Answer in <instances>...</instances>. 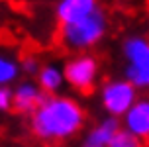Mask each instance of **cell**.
I'll return each mask as SVG.
<instances>
[{
	"label": "cell",
	"mask_w": 149,
	"mask_h": 147,
	"mask_svg": "<svg viewBox=\"0 0 149 147\" xmlns=\"http://www.w3.org/2000/svg\"><path fill=\"white\" fill-rule=\"evenodd\" d=\"M12 96H14V110H18L20 114H30V116L37 110V106L43 102L45 98L41 88L33 81L18 82L12 88Z\"/></svg>",
	"instance_id": "8992f818"
},
{
	"label": "cell",
	"mask_w": 149,
	"mask_h": 147,
	"mask_svg": "<svg viewBox=\"0 0 149 147\" xmlns=\"http://www.w3.org/2000/svg\"><path fill=\"white\" fill-rule=\"evenodd\" d=\"M126 81L135 88H149V63L145 65H127Z\"/></svg>",
	"instance_id": "7c38bea8"
},
{
	"label": "cell",
	"mask_w": 149,
	"mask_h": 147,
	"mask_svg": "<svg viewBox=\"0 0 149 147\" xmlns=\"http://www.w3.org/2000/svg\"><path fill=\"white\" fill-rule=\"evenodd\" d=\"M39 69H41V65H39L37 57H33V55H28V57H24V59H22V63H20V71H22L24 75H28V77H33V75L37 77Z\"/></svg>",
	"instance_id": "5bb4252c"
},
{
	"label": "cell",
	"mask_w": 149,
	"mask_h": 147,
	"mask_svg": "<svg viewBox=\"0 0 149 147\" xmlns=\"http://www.w3.org/2000/svg\"><path fill=\"white\" fill-rule=\"evenodd\" d=\"M147 147H149V145H147Z\"/></svg>",
	"instance_id": "2e32d148"
},
{
	"label": "cell",
	"mask_w": 149,
	"mask_h": 147,
	"mask_svg": "<svg viewBox=\"0 0 149 147\" xmlns=\"http://www.w3.org/2000/svg\"><path fill=\"white\" fill-rule=\"evenodd\" d=\"M65 84V75H63V67L55 65V63H47L41 65L39 73H37V86L41 88L45 96H55L59 94V90Z\"/></svg>",
	"instance_id": "9c48e42d"
},
{
	"label": "cell",
	"mask_w": 149,
	"mask_h": 147,
	"mask_svg": "<svg viewBox=\"0 0 149 147\" xmlns=\"http://www.w3.org/2000/svg\"><path fill=\"white\" fill-rule=\"evenodd\" d=\"M122 51L127 59V65H145L149 63V39L143 36L127 37L122 45Z\"/></svg>",
	"instance_id": "30bf717a"
},
{
	"label": "cell",
	"mask_w": 149,
	"mask_h": 147,
	"mask_svg": "<svg viewBox=\"0 0 149 147\" xmlns=\"http://www.w3.org/2000/svg\"><path fill=\"white\" fill-rule=\"evenodd\" d=\"M120 130L118 118H104L102 122H98L82 139L81 147H108L112 137L116 135V132Z\"/></svg>",
	"instance_id": "ba28073f"
},
{
	"label": "cell",
	"mask_w": 149,
	"mask_h": 147,
	"mask_svg": "<svg viewBox=\"0 0 149 147\" xmlns=\"http://www.w3.org/2000/svg\"><path fill=\"white\" fill-rule=\"evenodd\" d=\"M108 147H143V141L137 139L134 133H130L127 130H122L120 127L118 132H116V135L112 137Z\"/></svg>",
	"instance_id": "4fadbf2b"
},
{
	"label": "cell",
	"mask_w": 149,
	"mask_h": 147,
	"mask_svg": "<svg viewBox=\"0 0 149 147\" xmlns=\"http://www.w3.org/2000/svg\"><path fill=\"white\" fill-rule=\"evenodd\" d=\"M86 122L84 108L71 96H45L30 118L31 133L41 141H65L74 137Z\"/></svg>",
	"instance_id": "6da1fadb"
},
{
	"label": "cell",
	"mask_w": 149,
	"mask_h": 147,
	"mask_svg": "<svg viewBox=\"0 0 149 147\" xmlns=\"http://www.w3.org/2000/svg\"><path fill=\"white\" fill-rule=\"evenodd\" d=\"M20 63L16 61L10 53H4L0 51V88L2 86H8L14 84L20 77Z\"/></svg>",
	"instance_id": "8fae6325"
},
{
	"label": "cell",
	"mask_w": 149,
	"mask_h": 147,
	"mask_svg": "<svg viewBox=\"0 0 149 147\" xmlns=\"http://www.w3.org/2000/svg\"><path fill=\"white\" fill-rule=\"evenodd\" d=\"M124 130L137 139H149V96L137 100L124 116Z\"/></svg>",
	"instance_id": "52a82bcc"
},
{
	"label": "cell",
	"mask_w": 149,
	"mask_h": 147,
	"mask_svg": "<svg viewBox=\"0 0 149 147\" xmlns=\"http://www.w3.org/2000/svg\"><path fill=\"white\" fill-rule=\"evenodd\" d=\"M108 29V16L102 8L94 10L84 20H79L69 26H61V41L73 51H86L100 43Z\"/></svg>",
	"instance_id": "7a4b0ae2"
},
{
	"label": "cell",
	"mask_w": 149,
	"mask_h": 147,
	"mask_svg": "<svg viewBox=\"0 0 149 147\" xmlns=\"http://www.w3.org/2000/svg\"><path fill=\"white\" fill-rule=\"evenodd\" d=\"M98 8L100 6L94 0H61L55 4V18L61 26H69L79 20H84Z\"/></svg>",
	"instance_id": "5b68a950"
},
{
	"label": "cell",
	"mask_w": 149,
	"mask_h": 147,
	"mask_svg": "<svg viewBox=\"0 0 149 147\" xmlns=\"http://www.w3.org/2000/svg\"><path fill=\"white\" fill-rule=\"evenodd\" d=\"M135 102H137V88L130 84L126 79L108 81L100 90V104L110 118L126 116Z\"/></svg>",
	"instance_id": "277c9868"
},
{
	"label": "cell",
	"mask_w": 149,
	"mask_h": 147,
	"mask_svg": "<svg viewBox=\"0 0 149 147\" xmlns=\"http://www.w3.org/2000/svg\"><path fill=\"white\" fill-rule=\"evenodd\" d=\"M14 108V96H12V88L2 86L0 88V112H8Z\"/></svg>",
	"instance_id": "9a60e30c"
},
{
	"label": "cell",
	"mask_w": 149,
	"mask_h": 147,
	"mask_svg": "<svg viewBox=\"0 0 149 147\" xmlns=\"http://www.w3.org/2000/svg\"><path fill=\"white\" fill-rule=\"evenodd\" d=\"M100 65L98 59L90 53H79L71 57L63 67L65 82L79 92H90L98 81Z\"/></svg>",
	"instance_id": "3957f363"
}]
</instances>
